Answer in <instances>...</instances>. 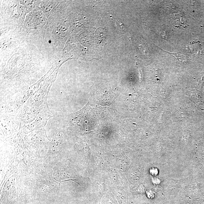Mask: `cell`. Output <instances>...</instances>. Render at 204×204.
Returning <instances> with one entry per match:
<instances>
[{
    "mask_svg": "<svg viewBox=\"0 0 204 204\" xmlns=\"http://www.w3.org/2000/svg\"><path fill=\"white\" fill-rule=\"evenodd\" d=\"M165 52H168L170 54L174 56L176 58V60H179V61L181 62H187V58L184 55L180 53H171L170 52H168L167 51H165Z\"/></svg>",
    "mask_w": 204,
    "mask_h": 204,
    "instance_id": "obj_1",
    "label": "cell"
}]
</instances>
